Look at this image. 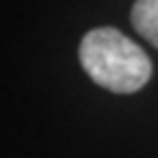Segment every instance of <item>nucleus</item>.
<instances>
[{"label":"nucleus","instance_id":"1","mask_svg":"<svg viewBox=\"0 0 158 158\" xmlns=\"http://www.w3.org/2000/svg\"><path fill=\"white\" fill-rule=\"evenodd\" d=\"M79 62L97 86L116 94L141 90L152 77L147 53L112 27H99L84 35Z\"/></svg>","mask_w":158,"mask_h":158},{"label":"nucleus","instance_id":"2","mask_svg":"<svg viewBox=\"0 0 158 158\" xmlns=\"http://www.w3.org/2000/svg\"><path fill=\"white\" fill-rule=\"evenodd\" d=\"M132 24L138 35L158 48V0H136L132 7Z\"/></svg>","mask_w":158,"mask_h":158}]
</instances>
